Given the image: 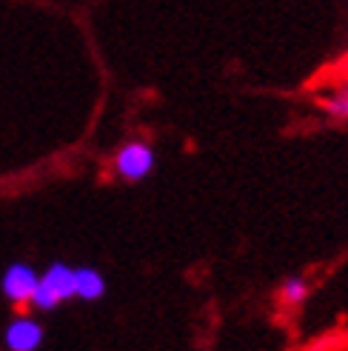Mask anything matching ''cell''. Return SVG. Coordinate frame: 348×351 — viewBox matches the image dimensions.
I'll list each match as a JSON object with an SVG mask.
<instances>
[{
    "mask_svg": "<svg viewBox=\"0 0 348 351\" xmlns=\"http://www.w3.org/2000/svg\"><path fill=\"white\" fill-rule=\"evenodd\" d=\"M72 297H75V266H69L63 260L49 263L46 271L40 274L38 289H34L32 306L40 311H51L60 303L72 300Z\"/></svg>",
    "mask_w": 348,
    "mask_h": 351,
    "instance_id": "cell-1",
    "label": "cell"
},
{
    "mask_svg": "<svg viewBox=\"0 0 348 351\" xmlns=\"http://www.w3.org/2000/svg\"><path fill=\"white\" fill-rule=\"evenodd\" d=\"M114 174L126 183H140L158 169V152L146 140H132L114 152Z\"/></svg>",
    "mask_w": 348,
    "mask_h": 351,
    "instance_id": "cell-2",
    "label": "cell"
},
{
    "mask_svg": "<svg viewBox=\"0 0 348 351\" xmlns=\"http://www.w3.org/2000/svg\"><path fill=\"white\" fill-rule=\"evenodd\" d=\"M38 283H40V271L29 266V263L17 260L12 266H6L3 277H0V291H3V297L12 300L14 306H32Z\"/></svg>",
    "mask_w": 348,
    "mask_h": 351,
    "instance_id": "cell-3",
    "label": "cell"
},
{
    "mask_svg": "<svg viewBox=\"0 0 348 351\" xmlns=\"http://www.w3.org/2000/svg\"><path fill=\"white\" fill-rule=\"evenodd\" d=\"M43 337L46 331L34 317H14L3 331V343L9 351H38Z\"/></svg>",
    "mask_w": 348,
    "mask_h": 351,
    "instance_id": "cell-4",
    "label": "cell"
},
{
    "mask_svg": "<svg viewBox=\"0 0 348 351\" xmlns=\"http://www.w3.org/2000/svg\"><path fill=\"white\" fill-rule=\"evenodd\" d=\"M314 100H317V106L332 120L348 123V77L334 75V83L328 86V89H323Z\"/></svg>",
    "mask_w": 348,
    "mask_h": 351,
    "instance_id": "cell-5",
    "label": "cell"
},
{
    "mask_svg": "<svg viewBox=\"0 0 348 351\" xmlns=\"http://www.w3.org/2000/svg\"><path fill=\"white\" fill-rule=\"evenodd\" d=\"M106 294V277L92 266H77L75 269V297L86 303H95Z\"/></svg>",
    "mask_w": 348,
    "mask_h": 351,
    "instance_id": "cell-6",
    "label": "cell"
},
{
    "mask_svg": "<svg viewBox=\"0 0 348 351\" xmlns=\"http://www.w3.org/2000/svg\"><path fill=\"white\" fill-rule=\"evenodd\" d=\"M277 297H280V303L283 306H288V308H294V306H303L306 300H308V283L303 277H286L283 280V286H280V291H277Z\"/></svg>",
    "mask_w": 348,
    "mask_h": 351,
    "instance_id": "cell-7",
    "label": "cell"
},
{
    "mask_svg": "<svg viewBox=\"0 0 348 351\" xmlns=\"http://www.w3.org/2000/svg\"><path fill=\"white\" fill-rule=\"evenodd\" d=\"M337 75H340V77H348V51H345V58H343V63H340V69H337Z\"/></svg>",
    "mask_w": 348,
    "mask_h": 351,
    "instance_id": "cell-8",
    "label": "cell"
}]
</instances>
